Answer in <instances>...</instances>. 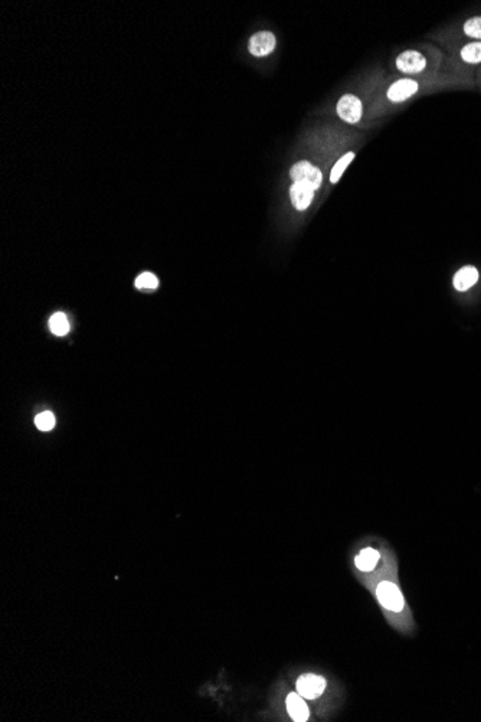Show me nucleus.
<instances>
[{"mask_svg": "<svg viewBox=\"0 0 481 722\" xmlns=\"http://www.w3.org/2000/svg\"><path fill=\"white\" fill-rule=\"evenodd\" d=\"M376 597L379 603L389 610V612L400 613L405 607L404 595L396 584L391 581H382L380 584L376 587Z\"/></svg>", "mask_w": 481, "mask_h": 722, "instance_id": "f257e3e1", "label": "nucleus"}, {"mask_svg": "<svg viewBox=\"0 0 481 722\" xmlns=\"http://www.w3.org/2000/svg\"><path fill=\"white\" fill-rule=\"evenodd\" d=\"M290 177L293 179L294 184H297V182L306 184L314 190H317L322 186V184H323V173H322V171L315 168V166H313L307 160H301V162L296 163L293 168L290 169Z\"/></svg>", "mask_w": 481, "mask_h": 722, "instance_id": "f03ea898", "label": "nucleus"}, {"mask_svg": "<svg viewBox=\"0 0 481 722\" xmlns=\"http://www.w3.org/2000/svg\"><path fill=\"white\" fill-rule=\"evenodd\" d=\"M336 111L343 121H346L349 124H356V123H359L362 119L363 105H362V101L357 99L356 95L345 94L343 97H340V100L337 101Z\"/></svg>", "mask_w": 481, "mask_h": 722, "instance_id": "7ed1b4c3", "label": "nucleus"}, {"mask_svg": "<svg viewBox=\"0 0 481 722\" xmlns=\"http://www.w3.org/2000/svg\"><path fill=\"white\" fill-rule=\"evenodd\" d=\"M427 65H428V61L427 58H425V55L414 49L404 51L400 57L396 58V68L400 69L401 73L409 74V75L424 73Z\"/></svg>", "mask_w": 481, "mask_h": 722, "instance_id": "20e7f679", "label": "nucleus"}, {"mask_svg": "<svg viewBox=\"0 0 481 722\" xmlns=\"http://www.w3.org/2000/svg\"><path fill=\"white\" fill-rule=\"evenodd\" d=\"M296 688H297V692L303 698H306V699H315L324 692L326 680H324V677H322L319 675L307 673V675H303L301 677H298L297 684H296Z\"/></svg>", "mask_w": 481, "mask_h": 722, "instance_id": "39448f33", "label": "nucleus"}, {"mask_svg": "<svg viewBox=\"0 0 481 722\" xmlns=\"http://www.w3.org/2000/svg\"><path fill=\"white\" fill-rule=\"evenodd\" d=\"M277 47V39L270 31H261L251 36L248 49L254 57H267Z\"/></svg>", "mask_w": 481, "mask_h": 722, "instance_id": "423d86ee", "label": "nucleus"}, {"mask_svg": "<svg viewBox=\"0 0 481 722\" xmlns=\"http://www.w3.org/2000/svg\"><path fill=\"white\" fill-rule=\"evenodd\" d=\"M419 90V84L418 81L412 79V78H402L400 81L393 82V84L389 87L387 95L389 101L392 103H402V101H406L409 100L411 97H414Z\"/></svg>", "mask_w": 481, "mask_h": 722, "instance_id": "0eeeda50", "label": "nucleus"}, {"mask_svg": "<svg viewBox=\"0 0 481 722\" xmlns=\"http://www.w3.org/2000/svg\"><path fill=\"white\" fill-rule=\"evenodd\" d=\"M480 280V273L474 266H464L461 267L452 279V286L460 293L469 291L471 287H474Z\"/></svg>", "mask_w": 481, "mask_h": 722, "instance_id": "6e6552de", "label": "nucleus"}, {"mask_svg": "<svg viewBox=\"0 0 481 722\" xmlns=\"http://www.w3.org/2000/svg\"><path fill=\"white\" fill-rule=\"evenodd\" d=\"M314 192L315 190L311 189L306 184H300V182L293 184V186L290 188V198H291L293 206L296 208L297 211H306L307 210V208L313 202Z\"/></svg>", "mask_w": 481, "mask_h": 722, "instance_id": "1a4fd4ad", "label": "nucleus"}, {"mask_svg": "<svg viewBox=\"0 0 481 722\" xmlns=\"http://www.w3.org/2000/svg\"><path fill=\"white\" fill-rule=\"evenodd\" d=\"M285 705H287V711L288 714H290V717L294 719V721H307L309 717H310V711H309V706L306 705L303 697L300 695V693H290V695L287 697V701H285Z\"/></svg>", "mask_w": 481, "mask_h": 722, "instance_id": "9d476101", "label": "nucleus"}, {"mask_svg": "<svg viewBox=\"0 0 481 722\" xmlns=\"http://www.w3.org/2000/svg\"><path fill=\"white\" fill-rule=\"evenodd\" d=\"M458 58L465 65L481 64V40H469L458 49Z\"/></svg>", "mask_w": 481, "mask_h": 722, "instance_id": "9b49d317", "label": "nucleus"}, {"mask_svg": "<svg viewBox=\"0 0 481 722\" xmlns=\"http://www.w3.org/2000/svg\"><path fill=\"white\" fill-rule=\"evenodd\" d=\"M379 558H380V553L376 549L365 548L354 558V564H356L357 569H361V571L367 573V571H372V569L378 565Z\"/></svg>", "mask_w": 481, "mask_h": 722, "instance_id": "f8f14e48", "label": "nucleus"}, {"mask_svg": "<svg viewBox=\"0 0 481 722\" xmlns=\"http://www.w3.org/2000/svg\"><path fill=\"white\" fill-rule=\"evenodd\" d=\"M49 329L57 336H65L70 332V322L64 313H55L49 319Z\"/></svg>", "mask_w": 481, "mask_h": 722, "instance_id": "ddd939ff", "label": "nucleus"}, {"mask_svg": "<svg viewBox=\"0 0 481 722\" xmlns=\"http://www.w3.org/2000/svg\"><path fill=\"white\" fill-rule=\"evenodd\" d=\"M354 153L353 151H349V153L343 155L337 162L336 164L333 166L332 172H330V182L332 184H337L339 179L343 176V172H345L348 169V166L354 160Z\"/></svg>", "mask_w": 481, "mask_h": 722, "instance_id": "4468645a", "label": "nucleus"}, {"mask_svg": "<svg viewBox=\"0 0 481 722\" xmlns=\"http://www.w3.org/2000/svg\"><path fill=\"white\" fill-rule=\"evenodd\" d=\"M463 34L471 40H481V16H473L467 19L463 26Z\"/></svg>", "mask_w": 481, "mask_h": 722, "instance_id": "2eb2a0df", "label": "nucleus"}, {"mask_svg": "<svg viewBox=\"0 0 481 722\" xmlns=\"http://www.w3.org/2000/svg\"><path fill=\"white\" fill-rule=\"evenodd\" d=\"M134 284H135L137 288H142V290L143 288L155 290L159 286V280H157V277L155 274H152V273H143V274H140L139 277H137Z\"/></svg>", "mask_w": 481, "mask_h": 722, "instance_id": "dca6fc26", "label": "nucleus"}, {"mask_svg": "<svg viewBox=\"0 0 481 722\" xmlns=\"http://www.w3.org/2000/svg\"><path fill=\"white\" fill-rule=\"evenodd\" d=\"M35 424L40 430V432H49V430H52L55 427V415L51 411L40 412V414L36 415Z\"/></svg>", "mask_w": 481, "mask_h": 722, "instance_id": "f3484780", "label": "nucleus"}]
</instances>
